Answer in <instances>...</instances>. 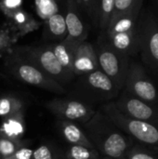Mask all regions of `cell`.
<instances>
[{"label":"cell","mask_w":158,"mask_h":159,"mask_svg":"<svg viewBox=\"0 0 158 159\" xmlns=\"http://www.w3.org/2000/svg\"><path fill=\"white\" fill-rule=\"evenodd\" d=\"M83 128L94 147L105 157L126 159L128 151L135 143L101 109Z\"/></svg>","instance_id":"1"},{"label":"cell","mask_w":158,"mask_h":159,"mask_svg":"<svg viewBox=\"0 0 158 159\" xmlns=\"http://www.w3.org/2000/svg\"><path fill=\"white\" fill-rule=\"evenodd\" d=\"M101 110L137 143L158 152V126L127 116L113 101L103 104Z\"/></svg>","instance_id":"2"},{"label":"cell","mask_w":158,"mask_h":159,"mask_svg":"<svg viewBox=\"0 0 158 159\" xmlns=\"http://www.w3.org/2000/svg\"><path fill=\"white\" fill-rule=\"evenodd\" d=\"M5 65L17 79L25 84L56 94L65 93V89L61 84L15 52H12L7 57Z\"/></svg>","instance_id":"3"},{"label":"cell","mask_w":158,"mask_h":159,"mask_svg":"<svg viewBox=\"0 0 158 159\" xmlns=\"http://www.w3.org/2000/svg\"><path fill=\"white\" fill-rule=\"evenodd\" d=\"M12 52L19 54L26 61L37 66L62 86L69 83L74 78V76L70 75L63 69L48 45L39 47H15Z\"/></svg>","instance_id":"4"},{"label":"cell","mask_w":158,"mask_h":159,"mask_svg":"<svg viewBox=\"0 0 158 159\" xmlns=\"http://www.w3.org/2000/svg\"><path fill=\"white\" fill-rule=\"evenodd\" d=\"M76 92L88 102H109L118 96L120 89L105 73L99 69L80 76Z\"/></svg>","instance_id":"5"},{"label":"cell","mask_w":158,"mask_h":159,"mask_svg":"<svg viewBox=\"0 0 158 159\" xmlns=\"http://www.w3.org/2000/svg\"><path fill=\"white\" fill-rule=\"evenodd\" d=\"M95 49L100 69L116 84L120 90L124 89L130 66L129 55L117 50L108 41L99 43Z\"/></svg>","instance_id":"6"},{"label":"cell","mask_w":158,"mask_h":159,"mask_svg":"<svg viewBox=\"0 0 158 159\" xmlns=\"http://www.w3.org/2000/svg\"><path fill=\"white\" fill-rule=\"evenodd\" d=\"M46 107L58 119L76 122L84 126L96 113L93 106L81 99L55 98L46 103Z\"/></svg>","instance_id":"7"},{"label":"cell","mask_w":158,"mask_h":159,"mask_svg":"<svg viewBox=\"0 0 158 159\" xmlns=\"http://www.w3.org/2000/svg\"><path fill=\"white\" fill-rule=\"evenodd\" d=\"M124 88L131 95L158 106L157 89L141 64H130Z\"/></svg>","instance_id":"8"},{"label":"cell","mask_w":158,"mask_h":159,"mask_svg":"<svg viewBox=\"0 0 158 159\" xmlns=\"http://www.w3.org/2000/svg\"><path fill=\"white\" fill-rule=\"evenodd\" d=\"M138 26L140 49L143 61L158 74V21L153 17H146Z\"/></svg>","instance_id":"9"},{"label":"cell","mask_w":158,"mask_h":159,"mask_svg":"<svg viewBox=\"0 0 158 159\" xmlns=\"http://www.w3.org/2000/svg\"><path fill=\"white\" fill-rule=\"evenodd\" d=\"M115 103L127 116L158 126V106L142 101L126 90L115 101Z\"/></svg>","instance_id":"10"},{"label":"cell","mask_w":158,"mask_h":159,"mask_svg":"<svg viewBox=\"0 0 158 159\" xmlns=\"http://www.w3.org/2000/svg\"><path fill=\"white\" fill-rule=\"evenodd\" d=\"M65 20L68 30V39L83 42L88 37V28L81 18L80 7L76 0H66Z\"/></svg>","instance_id":"11"},{"label":"cell","mask_w":158,"mask_h":159,"mask_svg":"<svg viewBox=\"0 0 158 159\" xmlns=\"http://www.w3.org/2000/svg\"><path fill=\"white\" fill-rule=\"evenodd\" d=\"M99 69L100 66L95 47L87 41H83L77 48L74 61V75L81 76Z\"/></svg>","instance_id":"12"},{"label":"cell","mask_w":158,"mask_h":159,"mask_svg":"<svg viewBox=\"0 0 158 159\" xmlns=\"http://www.w3.org/2000/svg\"><path fill=\"white\" fill-rule=\"evenodd\" d=\"M57 128L62 140L69 145H84L95 148L82 125L63 119H58Z\"/></svg>","instance_id":"13"},{"label":"cell","mask_w":158,"mask_h":159,"mask_svg":"<svg viewBox=\"0 0 158 159\" xmlns=\"http://www.w3.org/2000/svg\"><path fill=\"white\" fill-rule=\"evenodd\" d=\"M81 43L82 42L66 38L62 41L48 45L63 69L72 76H75L73 72V65L77 48Z\"/></svg>","instance_id":"14"},{"label":"cell","mask_w":158,"mask_h":159,"mask_svg":"<svg viewBox=\"0 0 158 159\" xmlns=\"http://www.w3.org/2000/svg\"><path fill=\"white\" fill-rule=\"evenodd\" d=\"M107 41L117 50L131 55L139 52L140 49V34L139 29H135L129 32L106 34Z\"/></svg>","instance_id":"15"},{"label":"cell","mask_w":158,"mask_h":159,"mask_svg":"<svg viewBox=\"0 0 158 159\" xmlns=\"http://www.w3.org/2000/svg\"><path fill=\"white\" fill-rule=\"evenodd\" d=\"M8 19V24L16 33L19 38L36 31L39 29L41 23L36 20L30 13L23 10L21 7L12 11L7 16Z\"/></svg>","instance_id":"16"},{"label":"cell","mask_w":158,"mask_h":159,"mask_svg":"<svg viewBox=\"0 0 158 159\" xmlns=\"http://www.w3.org/2000/svg\"><path fill=\"white\" fill-rule=\"evenodd\" d=\"M142 6L113 18L106 29V34H116L132 31L138 28V20Z\"/></svg>","instance_id":"17"},{"label":"cell","mask_w":158,"mask_h":159,"mask_svg":"<svg viewBox=\"0 0 158 159\" xmlns=\"http://www.w3.org/2000/svg\"><path fill=\"white\" fill-rule=\"evenodd\" d=\"M25 130L26 125L23 110L2 118V123L0 125L1 136L11 139H21Z\"/></svg>","instance_id":"18"},{"label":"cell","mask_w":158,"mask_h":159,"mask_svg":"<svg viewBox=\"0 0 158 159\" xmlns=\"http://www.w3.org/2000/svg\"><path fill=\"white\" fill-rule=\"evenodd\" d=\"M44 35L45 38L55 40L57 42L67 38L68 30L64 14L58 12L45 20Z\"/></svg>","instance_id":"19"},{"label":"cell","mask_w":158,"mask_h":159,"mask_svg":"<svg viewBox=\"0 0 158 159\" xmlns=\"http://www.w3.org/2000/svg\"><path fill=\"white\" fill-rule=\"evenodd\" d=\"M101 154L96 148L84 145H69L62 148L61 159H100Z\"/></svg>","instance_id":"20"},{"label":"cell","mask_w":158,"mask_h":159,"mask_svg":"<svg viewBox=\"0 0 158 159\" xmlns=\"http://www.w3.org/2000/svg\"><path fill=\"white\" fill-rule=\"evenodd\" d=\"M18 39V35L9 24L0 27V57L10 55Z\"/></svg>","instance_id":"21"},{"label":"cell","mask_w":158,"mask_h":159,"mask_svg":"<svg viewBox=\"0 0 158 159\" xmlns=\"http://www.w3.org/2000/svg\"><path fill=\"white\" fill-rule=\"evenodd\" d=\"M115 0H99L97 21L102 30L106 31L108 28L115 11Z\"/></svg>","instance_id":"22"},{"label":"cell","mask_w":158,"mask_h":159,"mask_svg":"<svg viewBox=\"0 0 158 159\" xmlns=\"http://www.w3.org/2000/svg\"><path fill=\"white\" fill-rule=\"evenodd\" d=\"M21 110H23V102L20 99L10 95L0 97V117L4 118Z\"/></svg>","instance_id":"23"},{"label":"cell","mask_w":158,"mask_h":159,"mask_svg":"<svg viewBox=\"0 0 158 159\" xmlns=\"http://www.w3.org/2000/svg\"><path fill=\"white\" fill-rule=\"evenodd\" d=\"M24 145H26V142L21 139H11L0 136V159L7 158Z\"/></svg>","instance_id":"24"},{"label":"cell","mask_w":158,"mask_h":159,"mask_svg":"<svg viewBox=\"0 0 158 159\" xmlns=\"http://www.w3.org/2000/svg\"><path fill=\"white\" fill-rule=\"evenodd\" d=\"M62 149L55 144L44 143L34 150L31 159H61Z\"/></svg>","instance_id":"25"},{"label":"cell","mask_w":158,"mask_h":159,"mask_svg":"<svg viewBox=\"0 0 158 159\" xmlns=\"http://www.w3.org/2000/svg\"><path fill=\"white\" fill-rule=\"evenodd\" d=\"M35 6L38 15L45 20L59 12L56 0H36Z\"/></svg>","instance_id":"26"},{"label":"cell","mask_w":158,"mask_h":159,"mask_svg":"<svg viewBox=\"0 0 158 159\" xmlns=\"http://www.w3.org/2000/svg\"><path fill=\"white\" fill-rule=\"evenodd\" d=\"M126 159H158L153 153V150L135 143L128 151Z\"/></svg>","instance_id":"27"},{"label":"cell","mask_w":158,"mask_h":159,"mask_svg":"<svg viewBox=\"0 0 158 159\" xmlns=\"http://www.w3.org/2000/svg\"><path fill=\"white\" fill-rule=\"evenodd\" d=\"M142 3H143V0H115V11H114L112 19L122 13L128 12L139 6H142Z\"/></svg>","instance_id":"28"},{"label":"cell","mask_w":158,"mask_h":159,"mask_svg":"<svg viewBox=\"0 0 158 159\" xmlns=\"http://www.w3.org/2000/svg\"><path fill=\"white\" fill-rule=\"evenodd\" d=\"M80 9H83L92 18L98 17L99 0H76Z\"/></svg>","instance_id":"29"},{"label":"cell","mask_w":158,"mask_h":159,"mask_svg":"<svg viewBox=\"0 0 158 159\" xmlns=\"http://www.w3.org/2000/svg\"><path fill=\"white\" fill-rule=\"evenodd\" d=\"M22 0H0V10L7 17L12 11L21 7Z\"/></svg>","instance_id":"30"},{"label":"cell","mask_w":158,"mask_h":159,"mask_svg":"<svg viewBox=\"0 0 158 159\" xmlns=\"http://www.w3.org/2000/svg\"><path fill=\"white\" fill-rule=\"evenodd\" d=\"M34 150L27 147V145H24L20 147L19 150H17L13 155L7 157L5 159H31L33 156Z\"/></svg>","instance_id":"31"},{"label":"cell","mask_w":158,"mask_h":159,"mask_svg":"<svg viewBox=\"0 0 158 159\" xmlns=\"http://www.w3.org/2000/svg\"><path fill=\"white\" fill-rule=\"evenodd\" d=\"M56 1H57L58 3H64V2L66 3V0H56Z\"/></svg>","instance_id":"32"},{"label":"cell","mask_w":158,"mask_h":159,"mask_svg":"<svg viewBox=\"0 0 158 159\" xmlns=\"http://www.w3.org/2000/svg\"><path fill=\"white\" fill-rule=\"evenodd\" d=\"M102 159H114V158H110V157H103V158Z\"/></svg>","instance_id":"33"},{"label":"cell","mask_w":158,"mask_h":159,"mask_svg":"<svg viewBox=\"0 0 158 159\" xmlns=\"http://www.w3.org/2000/svg\"><path fill=\"white\" fill-rule=\"evenodd\" d=\"M0 136H1V134H0Z\"/></svg>","instance_id":"34"}]
</instances>
